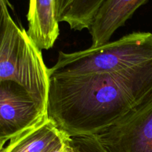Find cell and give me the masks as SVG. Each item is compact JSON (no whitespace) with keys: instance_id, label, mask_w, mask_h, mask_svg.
Listing matches in <instances>:
<instances>
[{"instance_id":"6","label":"cell","mask_w":152,"mask_h":152,"mask_svg":"<svg viewBox=\"0 0 152 152\" xmlns=\"http://www.w3.org/2000/svg\"><path fill=\"white\" fill-rule=\"evenodd\" d=\"M148 0H105L99 7L89 28L92 47L110 42L117 29L132 17Z\"/></svg>"},{"instance_id":"4","label":"cell","mask_w":152,"mask_h":152,"mask_svg":"<svg viewBox=\"0 0 152 152\" xmlns=\"http://www.w3.org/2000/svg\"><path fill=\"white\" fill-rule=\"evenodd\" d=\"M95 135L108 152H152V94Z\"/></svg>"},{"instance_id":"3","label":"cell","mask_w":152,"mask_h":152,"mask_svg":"<svg viewBox=\"0 0 152 152\" xmlns=\"http://www.w3.org/2000/svg\"><path fill=\"white\" fill-rule=\"evenodd\" d=\"M152 59V33L134 32L115 41L83 50L59 51L48 68L50 77H78L115 72Z\"/></svg>"},{"instance_id":"8","label":"cell","mask_w":152,"mask_h":152,"mask_svg":"<svg viewBox=\"0 0 152 152\" xmlns=\"http://www.w3.org/2000/svg\"><path fill=\"white\" fill-rule=\"evenodd\" d=\"M66 134L48 117L10 140L1 152H47Z\"/></svg>"},{"instance_id":"11","label":"cell","mask_w":152,"mask_h":152,"mask_svg":"<svg viewBox=\"0 0 152 152\" xmlns=\"http://www.w3.org/2000/svg\"><path fill=\"white\" fill-rule=\"evenodd\" d=\"M72 0H55V6H56V14L57 20L60 22L62 16L65 13V10L68 8Z\"/></svg>"},{"instance_id":"12","label":"cell","mask_w":152,"mask_h":152,"mask_svg":"<svg viewBox=\"0 0 152 152\" xmlns=\"http://www.w3.org/2000/svg\"><path fill=\"white\" fill-rule=\"evenodd\" d=\"M70 135L67 134L64 139L61 141L59 144H58L54 148L51 150L50 152H71L70 151L69 143H68V138Z\"/></svg>"},{"instance_id":"5","label":"cell","mask_w":152,"mask_h":152,"mask_svg":"<svg viewBox=\"0 0 152 152\" xmlns=\"http://www.w3.org/2000/svg\"><path fill=\"white\" fill-rule=\"evenodd\" d=\"M48 118L22 88L10 81L0 82V149L10 140Z\"/></svg>"},{"instance_id":"2","label":"cell","mask_w":152,"mask_h":152,"mask_svg":"<svg viewBox=\"0 0 152 152\" xmlns=\"http://www.w3.org/2000/svg\"><path fill=\"white\" fill-rule=\"evenodd\" d=\"M9 5L8 0H0V82L17 84L48 112V68L41 49L12 18Z\"/></svg>"},{"instance_id":"1","label":"cell","mask_w":152,"mask_h":152,"mask_svg":"<svg viewBox=\"0 0 152 152\" xmlns=\"http://www.w3.org/2000/svg\"><path fill=\"white\" fill-rule=\"evenodd\" d=\"M152 94V59L115 72L50 77L48 115L70 136L96 134Z\"/></svg>"},{"instance_id":"10","label":"cell","mask_w":152,"mask_h":152,"mask_svg":"<svg viewBox=\"0 0 152 152\" xmlns=\"http://www.w3.org/2000/svg\"><path fill=\"white\" fill-rule=\"evenodd\" d=\"M71 152H108L95 134L69 136Z\"/></svg>"},{"instance_id":"7","label":"cell","mask_w":152,"mask_h":152,"mask_svg":"<svg viewBox=\"0 0 152 152\" xmlns=\"http://www.w3.org/2000/svg\"><path fill=\"white\" fill-rule=\"evenodd\" d=\"M28 36L41 50L53 48L59 35L55 0H29Z\"/></svg>"},{"instance_id":"13","label":"cell","mask_w":152,"mask_h":152,"mask_svg":"<svg viewBox=\"0 0 152 152\" xmlns=\"http://www.w3.org/2000/svg\"><path fill=\"white\" fill-rule=\"evenodd\" d=\"M66 134H65V135H66ZM64 137H63V139H64ZM63 139H62V140H63ZM62 140H61V141H62ZM61 141H60V142H59V143H57V144H56V145H55V146H53V148H50V150H48V151L47 152H50V151H51V150H52V149H53V148H55V147H56V145H58V144H59V143H60V142H61Z\"/></svg>"},{"instance_id":"9","label":"cell","mask_w":152,"mask_h":152,"mask_svg":"<svg viewBox=\"0 0 152 152\" xmlns=\"http://www.w3.org/2000/svg\"><path fill=\"white\" fill-rule=\"evenodd\" d=\"M105 0H72L61 19L70 28L81 31L89 29L99 7Z\"/></svg>"}]
</instances>
